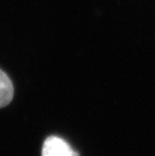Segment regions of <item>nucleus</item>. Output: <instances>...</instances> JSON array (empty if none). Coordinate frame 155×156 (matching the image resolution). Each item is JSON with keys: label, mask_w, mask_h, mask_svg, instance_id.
<instances>
[{"label": "nucleus", "mask_w": 155, "mask_h": 156, "mask_svg": "<svg viewBox=\"0 0 155 156\" xmlns=\"http://www.w3.org/2000/svg\"><path fill=\"white\" fill-rule=\"evenodd\" d=\"M42 156H78V154L63 138L49 136L43 144Z\"/></svg>", "instance_id": "f257e3e1"}, {"label": "nucleus", "mask_w": 155, "mask_h": 156, "mask_svg": "<svg viewBox=\"0 0 155 156\" xmlns=\"http://www.w3.org/2000/svg\"><path fill=\"white\" fill-rule=\"evenodd\" d=\"M13 90L9 77L0 69V108H4L10 103L13 98Z\"/></svg>", "instance_id": "f03ea898"}]
</instances>
